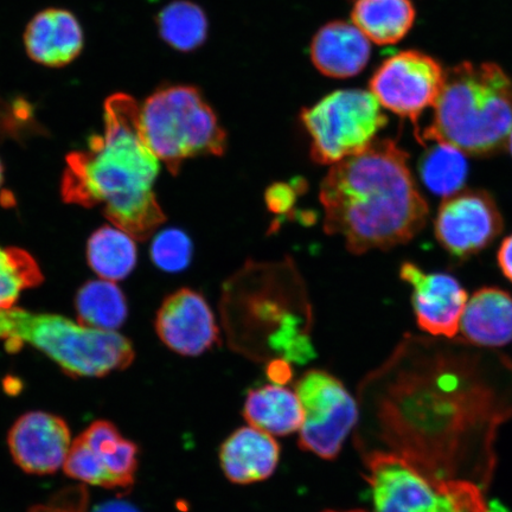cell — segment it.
Segmentation results:
<instances>
[{
  "label": "cell",
  "mask_w": 512,
  "mask_h": 512,
  "mask_svg": "<svg viewBox=\"0 0 512 512\" xmlns=\"http://www.w3.org/2000/svg\"><path fill=\"white\" fill-rule=\"evenodd\" d=\"M325 512H338V511H325ZM344 512H366L363 510H351V511H344Z\"/></svg>",
  "instance_id": "cell-32"
},
{
  "label": "cell",
  "mask_w": 512,
  "mask_h": 512,
  "mask_svg": "<svg viewBox=\"0 0 512 512\" xmlns=\"http://www.w3.org/2000/svg\"><path fill=\"white\" fill-rule=\"evenodd\" d=\"M87 260L100 278L123 280L137 264V247L131 235L117 227H102L87 245Z\"/></svg>",
  "instance_id": "cell-21"
},
{
  "label": "cell",
  "mask_w": 512,
  "mask_h": 512,
  "mask_svg": "<svg viewBox=\"0 0 512 512\" xmlns=\"http://www.w3.org/2000/svg\"><path fill=\"white\" fill-rule=\"evenodd\" d=\"M419 170L428 189L448 197L462 190L467 177V162L464 153L456 147L437 143L422 156Z\"/></svg>",
  "instance_id": "cell-23"
},
{
  "label": "cell",
  "mask_w": 512,
  "mask_h": 512,
  "mask_svg": "<svg viewBox=\"0 0 512 512\" xmlns=\"http://www.w3.org/2000/svg\"><path fill=\"white\" fill-rule=\"evenodd\" d=\"M160 35L171 47L182 51L194 50L206 41L207 17L197 5L178 0L160 12Z\"/></svg>",
  "instance_id": "cell-24"
},
{
  "label": "cell",
  "mask_w": 512,
  "mask_h": 512,
  "mask_svg": "<svg viewBox=\"0 0 512 512\" xmlns=\"http://www.w3.org/2000/svg\"><path fill=\"white\" fill-rule=\"evenodd\" d=\"M3 184V168L2 164H0V187H2Z\"/></svg>",
  "instance_id": "cell-30"
},
{
  "label": "cell",
  "mask_w": 512,
  "mask_h": 512,
  "mask_svg": "<svg viewBox=\"0 0 512 512\" xmlns=\"http://www.w3.org/2000/svg\"><path fill=\"white\" fill-rule=\"evenodd\" d=\"M460 332L477 347H503L512 341V297L495 287L473 294L463 313Z\"/></svg>",
  "instance_id": "cell-18"
},
{
  "label": "cell",
  "mask_w": 512,
  "mask_h": 512,
  "mask_svg": "<svg viewBox=\"0 0 512 512\" xmlns=\"http://www.w3.org/2000/svg\"><path fill=\"white\" fill-rule=\"evenodd\" d=\"M24 41L32 60L43 66L61 67L80 54L83 34L73 14L66 10L51 9L32 19Z\"/></svg>",
  "instance_id": "cell-17"
},
{
  "label": "cell",
  "mask_w": 512,
  "mask_h": 512,
  "mask_svg": "<svg viewBox=\"0 0 512 512\" xmlns=\"http://www.w3.org/2000/svg\"><path fill=\"white\" fill-rule=\"evenodd\" d=\"M352 24L376 44H395L411 31L415 9L411 0H357Z\"/></svg>",
  "instance_id": "cell-20"
},
{
  "label": "cell",
  "mask_w": 512,
  "mask_h": 512,
  "mask_svg": "<svg viewBox=\"0 0 512 512\" xmlns=\"http://www.w3.org/2000/svg\"><path fill=\"white\" fill-rule=\"evenodd\" d=\"M0 339L14 351L30 344L69 375L100 377L124 370L134 360L132 344L115 331L87 328L79 322L18 307L0 310Z\"/></svg>",
  "instance_id": "cell-4"
},
{
  "label": "cell",
  "mask_w": 512,
  "mask_h": 512,
  "mask_svg": "<svg viewBox=\"0 0 512 512\" xmlns=\"http://www.w3.org/2000/svg\"><path fill=\"white\" fill-rule=\"evenodd\" d=\"M42 281L41 268L27 251L0 247V310L10 309L23 291Z\"/></svg>",
  "instance_id": "cell-25"
},
{
  "label": "cell",
  "mask_w": 512,
  "mask_h": 512,
  "mask_svg": "<svg viewBox=\"0 0 512 512\" xmlns=\"http://www.w3.org/2000/svg\"><path fill=\"white\" fill-rule=\"evenodd\" d=\"M76 312L81 325L101 331H114L126 320V299L113 281H89L76 297Z\"/></svg>",
  "instance_id": "cell-22"
},
{
  "label": "cell",
  "mask_w": 512,
  "mask_h": 512,
  "mask_svg": "<svg viewBox=\"0 0 512 512\" xmlns=\"http://www.w3.org/2000/svg\"><path fill=\"white\" fill-rule=\"evenodd\" d=\"M140 131L147 146L172 175L198 156H222L227 134L198 89H160L140 107Z\"/></svg>",
  "instance_id": "cell-5"
},
{
  "label": "cell",
  "mask_w": 512,
  "mask_h": 512,
  "mask_svg": "<svg viewBox=\"0 0 512 512\" xmlns=\"http://www.w3.org/2000/svg\"><path fill=\"white\" fill-rule=\"evenodd\" d=\"M243 414L249 426L272 437L299 432L304 422L297 393L280 384H267L249 392Z\"/></svg>",
  "instance_id": "cell-19"
},
{
  "label": "cell",
  "mask_w": 512,
  "mask_h": 512,
  "mask_svg": "<svg viewBox=\"0 0 512 512\" xmlns=\"http://www.w3.org/2000/svg\"><path fill=\"white\" fill-rule=\"evenodd\" d=\"M370 55L368 38L347 22L326 24L311 44L313 64L320 73L334 79L354 78L367 67Z\"/></svg>",
  "instance_id": "cell-15"
},
{
  "label": "cell",
  "mask_w": 512,
  "mask_h": 512,
  "mask_svg": "<svg viewBox=\"0 0 512 512\" xmlns=\"http://www.w3.org/2000/svg\"><path fill=\"white\" fill-rule=\"evenodd\" d=\"M304 422L299 445L323 459H334L357 421V405L343 383L325 371L312 370L297 383Z\"/></svg>",
  "instance_id": "cell-8"
},
{
  "label": "cell",
  "mask_w": 512,
  "mask_h": 512,
  "mask_svg": "<svg viewBox=\"0 0 512 512\" xmlns=\"http://www.w3.org/2000/svg\"><path fill=\"white\" fill-rule=\"evenodd\" d=\"M12 458L31 475H50L66 462L72 434L59 416L30 412L11 427L8 438Z\"/></svg>",
  "instance_id": "cell-13"
},
{
  "label": "cell",
  "mask_w": 512,
  "mask_h": 512,
  "mask_svg": "<svg viewBox=\"0 0 512 512\" xmlns=\"http://www.w3.org/2000/svg\"><path fill=\"white\" fill-rule=\"evenodd\" d=\"M140 106L130 95L111 96L105 105V131L88 150L67 158L62 195L68 203L101 207L114 227L147 240L165 222L153 184L159 159L140 131Z\"/></svg>",
  "instance_id": "cell-2"
},
{
  "label": "cell",
  "mask_w": 512,
  "mask_h": 512,
  "mask_svg": "<svg viewBox=\"0 0 512 512\" xmlns=\"http://www.w3.org/2000/svg\"><path fill=\"white\" fill-rule=\"evenodd\" d=\"M434 228L447 252L467 258L494 242L502 233L503 219L488 192L460 190L441 203Z\"/></svg>",
  "instance_id": "cell-11"
},
{
  "label": "cell",
  "mask_w": 512,
  "mask_h": 512,
  "mask_svg": "<svg viewBox=\"0 0 512 512\" xmlns=\"http://www.w3.org/2000/svg\"><path fill=\"white\" fill-rule=\"evenodd\" d=\"M368 482L374 512H488L475 484L428 475L399 454H371Z\"/></svg>",
  "instance_id": "cell-6"
},
{
  "label": "cell",
  "mask_w": 512,
  "mask_h": 512,
  "mask_svg": "<svg viewBox=\"0 0 512 512\" xmlns=\"http://www.w3.org/2000/svg\"><path fill=\"white\" fill-rule=\"evenodd\" d=\"M279 456V445L272 435L248 426L224 441L220 462L230 482L252 484L273 475Z\"/></svg>",
  "instance_id": "cell-16"
},
{
  "label": "cell",
  "mask_w": 512,
  "mask_h": 512,
  "mask_svg": "<svg viewBox=\"0 0 512 512\" xmlns=\"http://www.w3.org/2000/svg\"><path fill=\"white\" fill-rule=\"evenodd\" d=\"M138 448L111 422H93L76 438L63 469L69 477L106 489H126L134 483Z\"/></svg>",
  "instance_id": "cell-10"
},
{
  "label": "cell",
  "mask_w": 512,
  "mask_h": 512,
  "mask_svg": "<svg viewBox=\"0 0 512 512\" xmlns=\"http://www.w3.org/2000/svg\"><path fill=\"white\" fill-rule=\"evenodd\" d=\"M191 254V241L182 230H164L152 242V260L166 272L183 271L190 264Z\"/></svg>",
  "instance_id": "cell-26"
},
{
  "label": "cell",
  "mask_w": 512,
  "mask_h": 512,
  "mask_svg": "<svg viewBox=\"0 0 512 512\" xmlns=\"http://www.w3.org/2000/svg\"><path fill=\"white\" fill-rule=\"evenodd\" d=\"M445 72L433 57L408 50L381 64L370 80V92L380 105L412 121L415 134L419 119L433 107L443 88Z\"/></svg>",
  "instance_id": "cell-9"
},
{
  "label": "cell",
  "mask_w": 512,
  "mask_h": 512,
  "mask_svg": "<svg viewBox=\"0 0 512 512\" xmlns=\"http://www.w3.org/2000/svg\"><path fill=\"white\" fill-rule=\"evenodd\" d=\"M88 492L83 486L64 489L46 504H38L30 512H87Z\"/></svg>",
  "instance_id": "cell-27"
},
{
  "label": "cell",
  "mask_w": 512,
  "mask_h": 512,
  "mask_svg": "<svg viewBox=\"0 0 512 512\" xmlns=\"http://www.w3.org/2000/svg\"><path fill=\"white\" fill-rule=\"evenodd\" d=\"M431 125L419 142L448 144L464 155L490 156L508 146L512 80L495 63L464 62L446 70Z\"/></svg>",
  "instance_id": "cell-3"
},
{
  "label": "cell",
  "mask_w": 512,
  "mask_h": 512,
  "mask_svg": "<svg viewBox=\"0 0 512 512\" xmlns=\"http://www.w3.org/2000/svg\"><path fill=\"white\" fill-rule=\"evenodd\" d=\"M93 512H139L126 502H107L96 507Z\"/></svg>",
  "instance_id": "cell-29"
},
{
  "label": "cell",
  "mask_w": 512,
  "mask_h": 512,
  "mask_svg": "<svg viewBox=\"0 0 512 512\" xmlns=\"http://www.w3.org/2000/svg\"><path fill=\"white\" fill-rule=\"evenodd\" d=\"M400 277L413 287V306L422 331L453 338L460 330L467 293L457 279L443 273H425L411 262L403 264Z\"/></svg>",
  "instance_id": "cell-12"
},
{
  "label": "cell",
  "mask_w": 512,
  "mask_h": 512,
  "mask_svg": "<svg viewBox=\"0 0 512 512\" xmlns=\"http://www.w3.org/2000/svg\"><path fill=\"white\" fill-rule=\"evenodd\" d=\"M507 147H509L510 153L512 155V132L510 134V138H509V142H508V146Z\"/></svg>",
  "instance_id": "cell-31"
},
{
  "label": "cell",
  "mask_w": 512,
  "mask_h": 512,
  "mask_svg": "<svg viewBox=\"0 0 512 512\" xmlns=\"http://www.w3.org/2000/svg\"><path fill=\"white\" fill-rule=\"evenodd\" d=\"M162 342L184 356H198L219 341L213 311L200 293L182 288L164 300L156 319Z\"/></svg>",
  "instance_id": "cell-14"
},
{
  "label": "cell",
  "mask_w": 512,
  "mask_h": 512,
  "mask_svg": "<svg viewBox=\"0 0 512 512\" xmlns=\"http://www.w3.org/2000/svg\"><path fill=\"white\" fill-rule=\"evenodd\" d=\"M300 119L311 137L312 159L324 165L366 150L388 121L380 102L362 89L331 93L306 108Z\"/></svg>",
  "instance_id": "cell-7"
},
{
  "label": "cell",
  "mask_w": 512,
  "mask_h": 512,
  "mask_svg": "<svg viewBox=\"0 0 512 512\" xmlns=\"http://www.w3.org/2000/svg\"><path fill=\"white\" fill-rule=\"evenodd\" d=\"M408 153L390 139L334 165L320 187L326 234L344 238L351 253L390 249L411 241L428 219Z\"/></svg>",
  "instance_id": "cell-1"
},
{
  "label": "cell",
  "mask_w": 512,
  "mask_h": 512,
  "mask_svg": "<svg viewBox=\"0 0 512 512\" xmlns=\"http://www.w3.org/2000/svg\"><path fill=\"white\" fill-rule=\"evenodd\" d=\"M498 264L505 277L512 283V235L502 242L498 251Z\"/></svg>",
  "instance_id": "cell-28"
}]
</instances>
